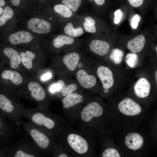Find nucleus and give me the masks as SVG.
Masks as SVG:
<instances>
[{"instance_id": "5701e85b", "label": "nucleus", "mask_w": 157, "mask_h": 157, "mask_svg": "<svg viewBox=\"0 0 157 157\" xmlns=\"http://www.w3.org/2000/svg\"><path fill=\"white\" fill-rule=\"evenodd\" d=\"M80 58L78 54L73 52L65 55L63 58L62 61L68 69L72 71L76 68Z\"/></svg>"}, {"instance_id": "20e7f679", "label": "nucleus", "mask_w": 157, "mask_h": 157, "mask_svg": "<svg viewBox=\"0 0 157 157\" xmlns=\"http://www.w3.org/2000/svg\"><path fill=\"white\" fill-rule=\"evenodd\" d=\"M53 19L51 13L48 9L33 7L20 22V28L44 38L53 30Z\"/></svg>"}, {"instance_id": "f704fd0d", "label": "nucleus", "mask_w": 157, "mask_h": 157, "mask_svg": "<svg viewBox=\"0 0 157 157\" xmlns=\"http://www.w3.org/2000/svg\"><path fill=\"white\" fill-rule=\"evenodd\" d=\"M141 20L140 16L138 14L133 16L131 20L130 24L133 29H135L137 28Z\"/></svg>"}, {"instance_id": "a18cd8bd", "label": "nucleus", "mask_w": 157, "mask_h": 157, "mask_svg": "<svg viewBox=\"0 0 157 157\" xmlns=\"http://www.w3.org/2000/svg\"><path fill=\"white\" fill-rule=\"evenodd\" d=\"M155 52L156 53L157 55V45H156L155 47Z\"/></svg>"}, {"instance_id": "2f4dec72", "label": "nucleus", "mask_w": 157, "mask_h": 157, "mask_svg": "<svg viewBox=\"0 0 157 157\" xmlns=\"http://www.w3.org/2000/svg\"><path fill=\"white\" fill-rule=\"evenodd\" d=\"M81 0H62L63 4L74 12L76 11L80 7Z\"/></svg>"}, {"instance_id": "7ed1b4c3", "label": "nucleus", "mask_w": 157, "mask_h": 157, "mask_svg": "<svg viewBox=\"0 0 157 157\" xmlns=\"http://www.w3.org/2000/svg\"><path fill=\"white\" fill-rule=\"evenodd\" d=\"M22 117L56 136L63 131L67 125L61 116L40 107L26 109Z\"/></svg>"}, {"instance_id": "49530a36", "label": "nucleus", "mask_w": 157, "mask_h": 157, "mask_svg": "<svg viewBox=\"0 0 157 157\" xmlns=\"http://www.w3.org/2000/svg\"><path fill=\"white\" fill-rule=\"evenodd\" d=\"M40 0L41 1H44L45 0Z\"/></svg>"}, {"instance_id": "c03bdc74", "label": "nucleus", "mask_w": 157, "mask_h": 157, "mask_svg": "<svg viewBox=\"0 0 157 157\" xmlns=\"http://www.w3.org/2000/svg\"><path fill=\"white\" fill-rule=\"evenodd\" d=\"M4 11V8L0 7V15H2Z\"/></svg>"}, {"instance_id": "473e14b6", "label": "nucleus", "mask_w": 157, "mask_h": 157, "mask_svg": "<svg viewBox=\"0 0 157 157\" xmlns=\"http://www.w3.org/2000/svg\"><path fill=\"white\" fill-rule=\"evenodd\" d=\"M12 4L14 6L15 9L17 13L19 20L20 23L22 19V9L21 6V0H9Z\"/></svg>"}, {"instance_id": "a878e982", "label": "nucleus", "mask_w": 157, "mask_h": 157, "mask_svg": "<svg viewBox=\"0 0 157 157\" xmlns=\"http://www.w3.org/2000/svg\"><path fill=\"white\" fill-rule=\"evenodd\" d=\"M64 31L66 34L74 38L81 35L83 33L82 27H78L74 28L73 24L71 22L68 23L66 24L64 27Z\"/></svg>"}, {"instance_id": "412c9836", "label": "nucleus", "mask_w": 157, "mask_h": 157, "mask_svg": "<svg viewBox=\"0 0 157 157\" xmlns=\"http://www.w3.org/2000/svg\"><path fill=\"white\" fill-rule=\"evenodd\" d=\"M89 47L92 52L100 56L107 54L110 49V45L108 42L99 40L92 41L90 44Z\"/></svg>"}, {"instance_id": "ddd939ff", "label": "nucleus", "mask_w": 157, "mask_h": 157, "mask_svg": "<svg viewBox=\"0 0 157 157\" xmlns=\"http://www.w3.org/2000/svg\"><path fill=\"white\" fill-rule=\"evenodd\" d=\"M19 51L22 66L28 70L34 67V62L38 56L44 55L42 48L30 49L16 47Z\"/></svg>"}, {"instance_id": "b1692460", "label": "nucleus", "mask_w": 157, "mask_h": 157, "mask_svg": "<svg viewBox=\"0 0 157 157\" xmlns=\"http://www.w3.org/2000/svg\"><path fill=\"white\" fill-rule=\"evenodd\" d=\"M74 38L64 34H59L52 40V44L56 48H60L65 45H70L74 42Z\"/></svg>"}, {"instance_id": "de8ad7c7", "label": "nucleus", "mask_w": 157, "mask_h": 157, "mask_svg": "<svg viewBox=\"0 0 157 157\" xmlns=\"http://www.w3.org/2000/svg\"><path fill=\"white\" fill-rule=\"evenodd\" d=\"M90 1H92V0H90Z\"/></svg>"}, {"instance_id": "e433bc0d", "label": "nucleus", "mask_w": 157, "mask_h": 157, "mask_svg": "<svg viewBox=\"0 0 157 157\" xmlns=\"http://www.w3.org/2000/svg\"><path fill=\"white\" fill-rule=\"evenodd\" d=\"M60 85L57 83L52 85L50 89V92L51 94L58 93L61 89Z\"/></svg>"}, {"instance_id": "c756f323", "label": "nucleus", "mask_w": 157, "mask_h": 157, "mask_svg": "<svg viewBox=\"0 0 157 157\" xmlns=\"http://www.w3.org/2000/svg\"><path fill=\"white\" fill-rule=\"evenodd\" d=\"M124 52L121 50L118 49H113L110 56V60L116 65L120 64L122 61Z\"/></svg>"}, {"instance_id": "6ab92c4d", "label": "nucleus", "mask_w": 157, "mask_h": 157, "mask_svg": "<svg viewBox=\"0 0 157 157\" xmlns=\"http://www.w3.org/2000/svg\"><path fill=\"white\" fill-rule=\"evenodd\" d=\"M1 77L2 80L16 87L19 86L24 81L22 74L14 69L4 70L1 73Z\"/></svg>"}, {"instance_id": "393cba45", "label": "nucleus", "mask_w": 157, "mask_h": 157, "mask_svg": "<svg viewBox=\"0 0 157 157\" xmlns=\"http://www.w3.org/2000/svg\"><path fill=\"white\" fill-rule=\"evenodd\" d=\"M57 83L60 84L61 86V89L58 93H60L63 97L71 93L74 92L77 89L76 84L71 83L69 85H66L62 79L59 80Z\"/></svg>"}, {"instance_id": "6e6552de", "label": "nucleus", "mask_w": 157, "mask_h": 157, "mask_svg": "<svg viewBox=\"0 0 157 157\" xmlns=\"http://www.w3.org/2000/svg\"><path fill=\"white\" fill-rule=\"evenodd\" d=\"M0 157H39L44 155L33 141L23 139L10 146H1Z\"/></svg>"}, {"instance_id": "2eb2a0df", "label": "nucleus", "mask_w": 157, "mask_h": 157, "mask_svg": "<svg viewBox=\"0 0 157 157\" xmlns=\"http://www.w3.org/2000/svg\"><path fill=\"white\" fill-rule=\"evenodd\" d=\"M6 117L0 113V142L3 145H7L9 140L18 132L15 124L8 122Z\"/></svg>"}, {"instance_id": "cd10ccee", "label": "nucleus", "mask_w": 157, "mask_h": 157, "mask_svg": "<svg viewBox=\"0 0 157 157\" xmlns=\"http://www.w3.org/2000/svg\"><path fill=\"white\" fill-rule=\"evenodd\" d=\"M51 155L53 157H73L65 150L58 140L53 149Z\"/></svg>"}, {"instance_id": "4468645a", "label": "nucleus", "mask_w": 157, "mask_h": 157, "mask_svg": "<svg viewBox=\"0 0 157 157\" xmlns=\"http://www.w3.org/2000/svg\"><path fill=\"white\" fill-rule=\"evenodd\" d=\"M117 108L120 113L126 116H134L138 115L142 111L141 106L132 98H124L118 104Z\"/></svg>"}, {"instance_id": "bb28decb", "label": "nucleus", "mask_w": 157, "mask_h": 157, "mask_svg": "<svg viewBox=\"0 0 157 157\" xmlns=\"http://www.w3.org/2000/svg\"><path fill=\"white\" fill-rule=\"evenodd\" d=\"M53 10L56 14L63 18H68L72 15L71 10L63 4H57L54 6Z\"/></svg>"}, {"instance_id": "f3484780", "label": "nucleus", "mask_w": 157, "mask_h": 157, "mask_svg": "<svg viewBox=\"0 0 157 157\" xmlns=\"http://www.w3.org/2000/svg\"><path fill=\"white\" fill-rule=\"evenodd\" d=\"M152 82L145 77L139 78L135 83L133 90L135 95L138 98L144 99L149 95L152 88Z\"/></svg>"}, {"instance_id": "9b49d317", "label": "nucleus", "mask_w": 157, "mask_h": 157, "mask_svg": "<svg viewBox=\"0 0 157 157\" xmlns=\"http://www.w3.org/2000/svg\"><path fill=\"white\" fill-rule=\"evenodd\" d=\"M20 20L17 12L9 6L4 8L3 14L0 15V36L10 33L17 28Z\"/></svg>"}, {"instance_id": "58836bf2", "label": "nucleus", "mask_w": 157, "mask_h": 157, "mask_svg": "<svg viewBox=\"0 0 157 157\" xmlns=\"http://www.w3.org/2000/svg\"><path fill=\"white\" fill-rule=\"evenodd\" d=\"M152 76L154 86L157 89V65L153 70Z\"/></svg>"}, {"instance_id": "7c9ffc66", "label": "nucleus", "mask_w": 157, "mask_h": 157, "mask_svg": "<svg viewBox=\"0 0 157 157\" xmlns=\"http://www.w3.org/2000/svg\"><path fill=\"white\" fill-rule=\"evenodd\" d=\"M138 56L136 53L131 52L127 53L126 57V62L129 67L133 68L138 64Z\"/></svg>"}, {"instance_id": "c85d7f7f", "label": "nucleus", "mask_w": 157, "mask_h": 157, "mask_svg": "<svg viewBox=\"0 0 157 157\" xmlns=\"http://www.w3.org/2000/svg\"><path fill=\"white\" fill-rule=\"evenodd\" d=\"M104 148L100 153L101 157H120L121 155L119 151L115 148L108 146Z\"/></svg>"}, {"instance_id": "9d476101", "label": "nucleus", "mask_w": 157, "mask_h": 157, "mask_svg": "<svg viewBox=\"0 0 157 157\" xmlns=\"http://www.w3.org/2000/svg\"><path fill=\"white\" fill-rule=\"evenodd\" d=\"M84 102L83 96L76 92L71 93L63 98L62 108L65 119L71 122L77 120L81 110L83 107L81 105Z\"/></svg>"}, {"instance_id": "dca6fc26", "label": "nucleus", "mask_w": 157, "mask_h": 157, "mask_svg": "<svg viewBox=\"0 0 157 157\" xmlns=\"http://www.w3.org/2000/svg\"><path fill=\"white\" fill-rule=\"evenodd\" d=\"M97 73L102 83L104 92L108 93L109 89L113 87L114 83L113 75L112 71L108 67L101 65L98 67Z\"/></svg>"}, {"instance_id": "423d86ee", "label": "nucleus", "mask_w": 157, "mask_h": 157, "mask_svg": "<svg viewBox=\"0 0 157 157\" xmlns=\"http://www.w3.org/2000/svg\"><path fill=\"white\" fill-rule=\"evenodd\" d=\"M10 89L1 90L0 93V113L9 121L19 124L26 109L20 101L17 92Z\"/></svg>"}, {"instance_id": "72a5a7b5", "label": "nucleus", "mask_w": 157, "mask_h": 157, "mask_svg": "<svg viewBox=\"0 0 157 157\" xmlns=\"http://www.w3.org/2000/svg\"><path fill=\"white\" fill-rule=\"evenodd\" d=\"M95 24L85 21L83 23V26L85 30L87 32L91 33H94L96 31Z\"/></svg>"}, {"instance_id": "ea45409f", "label": "nucleus", "mask_w": 157, "mask_h": 157, "mask_svg": "<svg viewBox=\"0 0 157 157\" xmlns=\"http://www.w3.org/2000/svg\"><path fill=\"white\" fill-rule=\"evenodd\" d=\"M51 76V74L50 73H47L43 75L41 77V79L43 81H45L50 78Z\"/></svg>"}, {"instance_id": "37998d69", "label": "nucleus", "mask_w": 157, "mask_h": 157, "mask_svg": "<svg viewBox=\"0 0 157 157\" xmlns=\"http://www.w3.org/2000/svg\"><path fill=\"white\" fill-rule=\"evenodd\" d=\"M6 4V2L4 0H0V7H3Z\"/></svg>"}, {"instance_id": "4be33fe9", "label": "nucleus", "mask_w": 157, "mask_h": 157, "mask_svg": "<svg viewBox=\"0 0 157 157\" xmlns=\"http://www.w3.org/2000/svg\"><path fill=\"white\" fill-rule=\"evenodd\" d=\"M145 42L144 36L142 35H139L129 41L127 43V47L131 52L138 53L143 49Z\"/></svg>"}, {"instance_id": "f03ea898", "label": "nucleus", "mask_w": 157, "mask_h": 157, "mask_svg": "<svg viewBox=\"0 0 157 157\" xmlns=\"http://www.w3.org/2000/svg\"><path fill=\"white\" fill-rule=\"evenodd\" d=\"M58 141L65 150L73 157H94L96 143L90 138L80 131L66 125L58 135Z\"/></svg>"}, {"instance_id": "39448f33", "label": "nucleus", "mask_w": 157, "mask_h": 157, "mask_svg": "<svg viewBox=\"0 0 157 157\" xmlns=\"http://www.w3.org/2000/svg\"><path fill=\"white\" fill-rule=\"evenodd\" d=\"M19 124L43 155H51L58 141L57 136L51 134L29 121L25 122L21 119Z\"/></svg>"}, {"instance_id": "f257e3e1", "label": "nucleus", "mask_w": 157, "mask_h": 157, "mask_svg": "<svg viewBox=\"0 0 157 157\" xmlns=\"http://www.w3.org/2000/svg\"><path fill=\"white\" fill-rule=\"evenodd\" d=\"M107 109L97 101H92L82 108L77 120L79 131L88 136L96 143L106 133Z\"/></svg>"}, {"instance_id": "a211bd4d", "label": "nucleus", "mask_w": 157, "mask_h": 157, "mask_svg": "<svg viewBox=\"0 0 157 157\" xmlns=\"http://www.w3.org/2000/svg\"><path fill=\"white\" fill-rule=\"evenodd\" d=\"M124 142L129 149L136 151L141 149L144 145V140L142 136L136 132H131L125 136Z\"/></svg>"}, {"instance_id": "4c0bfd02", "label": "nucleus", "mask_w": 157, "mask_h": 157, "mask_svg": "<svg viewBox=\"0 0 157 157\" xmlns=\"http://www.w3.org/2000/svg\"><path fill=\"white\" fill-rule=\"evenodd\" d=\"M144 0H128L130 5L134 7H138L143 3Z\"/></svg>"}, {"instance_id": "c9c22d12", "label": "nucleus", "mask_w": 157, "mask_h": 157, "mask_svg": "<svg viewBox=\"0 0 157 157\" xmlns=\"http://www.w3.org/2000/svg\"><path fill=\"white\" fill-rule=\"evenodd\" d=\"M114 22L115 24H118L120 22L123 16L122 13L120 9L117 10L114 13Z\"/></svg>"}, {"instance_id": "aec40b11", "label": "nucleus", "mask_w": 157, "mask_h": 157, "mask_svg": "<svg viewBox=\"0 0 157 157\" xmlns=\"http://www.w3.org/2000/svg\"><path fill=\"white\" fill-rule=\"evenodd\" d=\"M76 77L79 84L85 89H88L93 87L97 83L96 79L94 76L88 74L83 69L78 71Z\"/></svg>"}, {"instance_id": "f8f14e48", "label": "nucleus", "mask_w": 157, "mask_h": 157, "mask_svg": "<svg viewBox=\"0 0 157 157\" xmlns=\"http://www.w3.org/2000/svg\"><path fill=\"white\" fill-rule=\"evenodd\" d=\"M0 52L1 56L8 60L12 69L17 70L22 66L20 53L16 47L1 42Z\"/></svg>"}, {"instance_id": "79ce46f5", "label": "nucleus", "mask_w": 157, "mask_h": 157, "mask_svg": "<svg viewBox=\"0 0 157 157\" xmlns=\"http://www.w3.org/2000/svg\"><path fill=\"white\" fill-rule=\"evenodd\" d=\"M95 3L99 5H103L105 2V0H94Z\"/></svg>"}, {"instance_id": "a19ab883", "label": "nucleus", "mask_w": 157, "mask_h": 157, "mask_svg": "<svg viewBox=\"0 0 157 157\" xmlns=\"http://www.w3.org/2000/svg\"><path fill=\"white\" fill-rule=\"evenodd\" d=\"M85 22H90L95 24V20L92 17L89 16L86 17L85 18Z\"/></svg>"}, {"instance_id": "1a4fd4ad", "label": "nucleus", "mask_w": 157, "mask_h": 157, "mask_svg": "<svg viewBox=\"0 0 157 157\" xmlns=\"http://www.w3.org/2000/svg\"><path fill=\"white\" fill-rule=\"evenodd\" d=\"M26 85L17 91L18 95L35 103L38 107L48 109L49 98L44 87L35 81H29Z\"/></svg>"}, {"instance_id": "0eeeda50", "label": "nucleus", "mask_w": 157, "mask_h": 157, "mask_svg": "<svg viewBox=\"0 0 157 157\" xmlns=\"http://www.w3.org/2000/svg\"><path fill=\"white\" fill-rule=\"evenodd\" d=\"M43 39L30 31L20 28L0 37L1 42L6 44L30 49L41 48Z\"/></svg>"}]
</instances>
